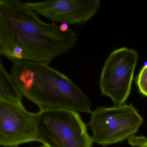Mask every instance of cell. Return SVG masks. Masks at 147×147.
Here are the masks:
<instances>
[{
	"label": "cell",
	"mask_w": 147,
	"mask_h": 147,
	"mask_svg": "<svg viewBox=\"0 0 147 147\" xmlns=\"http://www.w3.org/2000/svg\"><path fill=\"white\" fill-rule=\"evenodd\" d=\"M77 34L63 32L18 0H0V55L11 61L50 63L76 45Z\"/></svg>",
	"instance_id": "1"
},
{
	"label": "cell",
	"mask_w": 147,
	"mask_h": 147,
	"mask_svg": "<svg viewBox=\"0 0 147 147\" xmlns=\"http://www.w3.org/2000/svg\"><path fill=\"white\" fill-rule=\"evenodd\" d=\"M10 74L23 96L40 110L92 113L89 98L71 79L49 63L16 61Z\"/></svg>",
	"instance_id": "2"
},
{
	"label": "cell",
	"mask_w": 147,
	"mask_h": 147,
	"mask_svg": "<svg viewBox=\"0 0 147 147\" xmlns=\"http://www.w3.org/2000/svg\"><path fill=\"white\" fill-rule=\"evenodd\" d=\"M37 126L46 147H92L94 142L79 113L63 109L39 110Z\"/></svg>",
	"instance_id": "3"
},
{
	"label": "cell",
	"mask_w": 147,
	"mask_h": 147,
	"mask_svg": "<svg viewBox=\"0 0 147 147\" xmlns=\"http://www.w3.org/2000/svg\"><path fill=\"white\" fill-rule=\"evenodd\" d=\"M91 114L88 125L94 141L104 147L133 136L143 123L132 105L98 107Z\"/></svg>",
	"instance_id": "4"
},
{
	"label": "cell",
	"mask_w": 147,
	"mask_h": 147,
	"mask_svg": "<svg viewBox=\"0 0 147 147\" xmlns=\"http://www.w3.org/2000/svg\"><path fill=\"white\" fill-rule=\"evenodd\" d=\"M138 55L126 47L113 51L101 71L99 86L102 94L111 99L115 105H123L130 94Z\"/></svg>",
	"instance_id": "5"
},
{
	"label": "cell",
	"mask_w": 147,
	"mask_h": 147,
	"mask_svg": "<svg viewBox=\"0 0 147 147\" xmlns=\"http://www.w3.org/2000/svg\"><path fill=\"white\" fill-rule=\"evenodd\" d=\"M37 113L27 111L22 102L0 100V144L18 146L32 142H41L37 126Z\"/></svg>",
	"instance_id": "6"
},
{
	"label": "cell",
	"mask_w": 147,
	"mask_h": 147,
	"mask_svg": "<svg viewBox=\"0 0 147 147\" xmlns=\"http://www.w3.org/2000/svg\"><path fill=\"white\" fill-rule=\"evenodd\" d=\"M100 2V0H51L26 3L38 15L53 22L81 25L97 13Z\"/></svg>",
	"instance_id": "7"
},
{
	"label": "cell",
	"mask_w": 147,
	"mask_h": 147,
	"mask_svg": "<svg viewBox=\"0 0 147 147\" xmlns=\"http://www.w3.org/2000/svg\"><path fill=\"white\" fill-rule=\"evenodd\" d=\"M0 100L20 103L23 95L11 74L7 71L2 61L0 62Z\"/></svg>",
	"instance_id": "8"
},
{
	"label": "cell",
	"mask_w": 147,
	"mask_h": 147,
	"mask_svg": "<svg viewBox=\"0 0 147 147\" xmlns=\"http://www.w3.org/2000/svg\"><path fill=\"white\" fill-rule=\"evenodd\" d=\"M139 92L147 97V64L142 67L136 78Z\"/></svg>",
	"instance_id": "9"
},
{
	"label": "cell",
	"mask_w": 147,
	"mask_h": 147,
	"mask_svg": "<svg viewBox=\"0 0 147 147\" xmlns=\"http://www.w3.org/2000/svg\"><path fill=\"white\" fill-rule=\"evenodd\" d=\"M60 26V29L63 32H67L68 31L70 28H69V25L67 24H62Z\"/></svg>",
	"instance_id": "10"
},
{
	"label": "cell",
	"mask_w": 147,
	"mask_h": 147,
	"mask_svg": "<svg viewBox=\"0 0 147 147\" xmlns=\"http://www.w3.org/2000/svg\"><path fill=\"white\" fill-rule=\"evenodd\" d=\"M146 141H143L140 142V143H138V147H147L146 144Z\"/></svg>",
	"instance_id": "11"
},
{
	"label": "cell",
	"mask_w": 147,
	"mask_h": 147,
	"mask_svg": "<svg viewBox=\"0 0 147 147\" xmlns=\"http://www.w3.org/2000/svg\"><path fill=\"white\" fill-rule=\"evenodd\" d=\"M46 147V146H45V145H43V146H40V147Z\"/></svg>",
	"instance_id": "12"
},
{
	"label": "cell",
	"mask_w": 147,
	"mask_h": 147,
	"mask_svg": "<svg viewBox=\"0 0 147 147\" xmlns=\"http://www.w3.org/2000/svg\"><path fill=\"white\" fill-rule=\"evenodd\" d=\"M18 147V146H13V147Z\"/></svg>",
	"instance_id": "13"
},
{
	"label": "cell",
	"mask_w": 147,
	"mask_h": 147,
	"mask_svg": "<svg viewBox=\"0 0 147 147\" xmlns=\"http://www.w3.org/2000/svg\"><path fill=\"white\" fill-rule=\"evenodd\" d=\"M146 146H147V142H146Z\"/></svg>",
	"instance_id": "14"
}]
</instances>
